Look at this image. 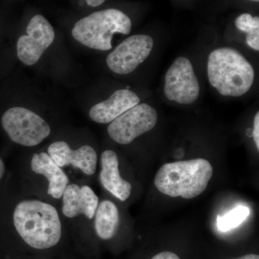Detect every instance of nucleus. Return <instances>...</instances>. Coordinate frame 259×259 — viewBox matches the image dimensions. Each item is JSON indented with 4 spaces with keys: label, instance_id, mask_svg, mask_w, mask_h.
<instances>
[{
    "label": "nucleus",
    "instance_id": "1",
    "mask_svg": "<svg viewBox=\"0 0 259 259\" xmlns=\"http://www.w3.org/2000/svg\"><path fill=\"white\" fill-rule=\"evenodd\" d=\"M13 222L23 241L34 249H49L60 241L62 228L59 213L51 204L23 201L15 209Z\"/></svg>",
    "mask_w": 259,
    "mask_h": 259
},
{
    "label": "nucleus",
    "instance_id": "2",
    "mask_svg": "<svg viewBox=\"0 0 259 259\" xmlns=\"http://www.w3.org/2000/svg\"><path fill=\"white\" fill-rule=\"evenodd\" d=\"M207 75L213 88L224 96L240 97L249 91L255 79L250 62L239 51L223 47L209 54Z\"/></svg>",
    "mask_w": 259,
    "mask_h": 259
},
{
    "label": "nucleus",
    "instance_id": "3",
    "mask_svg": "<svg viewBox=\"0 0 259 259\" xmlns=\"http://www.w3.org/2000/svg\"><path fill=\"white\" fill-rule=\"evenodd\" d=\"M212 175V165L204 158L174 162L160 168L154 184L169 197L193 199L207 189Z\"/></svg>",
    "mask_w": 259,
    "mask_h": 259
},
{
    "label": "nucleus",
    "instance_id": "4",
    "mask_svg": "<svg viewBox=\"0 0 259 259\" xmlns=\"http://www.w3.org/2000/svg\"><path fill=\"white\" fill-rule=\"evenodd\" d=\"M131 19L123 12L107 9L95 12L75 23L73 37L80 44L95 50H111L114 34L128 35L131 31Z\"/></svg>",
    "mask_w": 259,
    "mask_h": 259
},
{
    "label": "nucleus",
    "instance_id": "5",
    "mask_svg": "<svg viewBox=\"0 0 259 259\" xmlns=\"http://www.w3.org/2000/svg\"><path fill=\"white\" fill-rule=\"evenodd\" d=\"M2 124L12 141L28 147L40 144L51 134L47 121L24 107L7 110L2 117Z\"/></svg>",
    "mask_w": 259,
    "mask_h": 259
},
{
    "label": "nucleus",
    "instance_id": "6",
    "mask_svg": "<svg viewBox=\"0 0 259 259\" xmlns=\"http://www.w3.org/2000/svg\"><path fill=\"white\" fill-rule=\"evenodd\" d=\"M157 121L154 108L148 104L139 103L112 121L107 132L117 144L127 145L152 130Z\"/></svg>",
    "mask_w": 259,
    "mask_h": 259
},
{
    "label": "nucleus",
    "instance_id": "7",
    "mask_svg": "<svg viewBox=\"0 0 259 259\" xmlns=\"http://www.w3.org/2000/svg\"><path fill=\"white\" fill-rule=\"evenodd\" d=\"M199 83L192 63L186 57H179L165 76L164 94L170 101L190 105L198 99Z\"/></svg>",
    "mask_w": 259,
    "mask_h": 259
},
{
    "label": "nucleus",
    "instance_id": "8",
    "mask_svg": "<svg viewBox=\"0 0 259 259\" xmlns=\"http://www.w3.org/2000/svg\"><path fill=\"white\" fill-rule=\"evenodd\" d=\"M27 35H22L17 44L18 59L27 66L36 64L55 38V32L45 17L36 15L30 19Z\"/></svg>",
    "mask_w": 259,
    "mask_h": 259
},
{
    "label": "nucleus",
    "instance_id": "9",
    "mask_svg": "<svg viewBox=\"0 0 259 259\" xmlns=\"http://www.w3.org/2000/svg\"><path fill=\"white\" fill-rule=\"evenodd\" d=\"M153 47V40L149 35H132L109 54L106 59L107 66L115 74H130L147 59Z\"/></svg>",
    "mask_w": 259,
    "mask_h": 259
},
{
    "label": "nucleus",
    "instance_id": "10",
    "mask_svg": "<svg viewBox=\"0 0 259 259\" xmlns=\"http://www.w3.org/2000/svg\"><path fill=\"white\" fill-rule=\"evenodd\" d=\"M48 154L59 166L71 165L90 176L96 171L97 153L88 145L74 151L64 141H57L48 148Z\"/></svg>",
    "mask_w": 259,
    "mask_h": 259
},
{
    "label": "nucleus",
    "instance_id": "11",
    "mask_svg": "<svg viewBox=\"0 0 259 259\" xmlns=\"http://www.w3.org/2000/svg\"><path fill=\"white\" fill-rule=\"evenodd\" d=\"M141 103L139 97L128 90H117L105 101L94 105L89 115L98 123H110L124 112Z\"/></svg>",
    "mask_w": 259,
    "mask_h": 259
},
{
    "label": "nucleus",
    "instance_id": "12",
    "mask_svg": "<svg viewBox=\"0 0 259 259\" xmlns=\"http://www.w3.org/2000/svg\"><path fill=\"white\" fill-rule=\"evenodd\" d=\"M62 197V212L66 217L72 218L84 214L89 219H93L95 216L99 199L88 186L80 187L74 184L68 185Z\"/></svg>",
    "mask_w": 259,
    "mask_h": 259
},
{
    "label": "nucleus",
    "instance_id": "13",
    "mask_svg": "<svg viewBox=\"0 0 259 259\" xmlns=\"http://www.w3.org/2000/svg\"><path fill=\"white\" fill-rule=\"evenodd\" d=\"M102 170L100 180L105 190L124 202L131 194L132 186L120 177L117 154L112 150H107L101 155Z\"/></svg>",
    "mask_w": 259,
    "mask_h": 259
},
{
    "label": "nucleus",
    "instance_id": "14",
    "mask_svg": "<svg viewBox=\"0 0 259 259\" xmlns=\"http://www.w3.org/2000/svg\"><path fill=\"white\" fill-rule=\"evenodd\" d=\"M31 169L35 174L47 177L49 195L55 199L62 197L65 189L69 185V178L48 153H35L31 160Z\"/></svg>",
    "mask_w": 259,
    "mask_h": 259
},
{
    "label": "nucleus",
    "instance_id": "15",
    "mask_svg": "<svg viewBox=\"0 0 259 259\" xmlns=\"http://www.w3.org/2000/svg\"><path fill=\"white\" fill-rule=\"evenodd\" d=\"M95 231L102 240H110L115 236L119 225V212L117 206L109 200L98 204L95 212Z\"/></svg>",
    "mask_w": 259,
    "mask_h": 259
},
{
    "label": "nucleus",
    "instance_id": "16",
    "mask_svg": "<svg viewBox=\"0 0 259 259\" xmlns=\"http://www.w3.org/2000/svg\"><path fill=\"white\" fill-rule=\"evenodd\" d=\"M250 209L245 206H238L225 215L218 216V229L221 231H231L242 224L249 216Z\"/></svg>",
    "mask_w": 259,
    "mask_h": 259
},
{
    "label": "nucleus",
    "instance_id": "17",
    "mask_svg": "<svg viewBox=\"0 0 259 259\" xmlns=\"http://www.w3.org/2000/svg\"><path fill=\"white\" fill-rule=\"evenodd\" d=\"M235 25L238 30L248 33L252 29L259 28V18L253 17L248 13H244L236 18Z\"/></svg>",
    "mask_w": 259,
    "mask_h": 259
},
{
    "label": "nucleus",
    "instance_id": "18",
    "mask_svg": "<svg viewBox=\"0 0 259 259\" xmlns=\"http://www.w3.org/2000/svg\"><path fill=\"white\" fill-rule=\"evenodd\" d=\"M247 44L248 47L253 49V50L259 51V28L252 29L250 32L246 33Z\"/></svg>",
    "mask_w": 259,
    "mask_h": 259
},
{
    "label": "nucleus",
    "instance_id": "19",
    "mask_svg": "<svg viewBox=\"0 0 259 259\" xmlns=\"http://www.w3.org/2000/svg\"><path fill=\"white\" fill-rule=\"evenodd\" d=\"M252 137L254 140L255 146L259 151V112H257L253 122V130L252 131Z\"/></svg>",
    "mask_w": 259,
    "mask_h": 259
},
{
    "label": "nucleus",
    "instance_id": "20",
    "mask_svg": "<svg viewBox=\"0 0 259 259\" xmlns=\"http://www.w3.org/2000/svg\"><path fill=\"white\" fill-rule=\"evenodd\" d=\"M151 259H180V258L172 252L164 251L158 253Z\"/></svg>",
    "mask_w": 259,
    "mask_h": 259
},
{
    "label": "nucleus",
    "instance_id": "21",
    "mask_svg": "<svg viewBox=\"0 0 259 259\" xmlns=\"http://www.w3.org/2000/svg\"><path fill=\"white\" fill-rule=\"evenodd\" d=\"M105 1L106 0H85L87 4L92 8H97V7L103 4Z\"/></svg>",
    "mask_w": 259,
    "mask_h": 259
},
{
    "label": "nucleus",
    "instance_id": "22",
    "mask_svg": "<svg viewBox=\"0 0 259 259\" xmlns=\"http://www.w3.org/2000/svg\"><path fill=\"white\" fill-rule=\"evenodd\" d=\"M231 259H259V256L258 255L250 253V254L243 255V256L240 257V258Z\"/></svg>",
    "mask_w": 259,
    "mask_h": 259
},
{
    "label": "nucleus",
    "instance_id": "23",
    "mask_svg": "<svg viewBox=\"0 0 259 259\" xmlns=\"http://www.w3.org/2000/svg\"><path fill=\"white\" fill-rule=\"evenodd\" d=\"M5 171V166L4 162L0 158V180L3 178Z\"/></svg>",
    "mask_w": 259,
    "mask_h": 259
},
{
    "label": "nucleus",
    "instance_id": "24",
    "mask_svg": "<svg viewBox=\"0 0 259 259\" xmlns=\"http://www.w3.org/2000/svg\"><path fill=\"white\" fill-rule=\"evenodd\" d=\"M250 1L257 2V3H258L259 0H250Z\"/></svg>",
    "mask_w": 259,
    "mask_h": 259
}]
</instances>
